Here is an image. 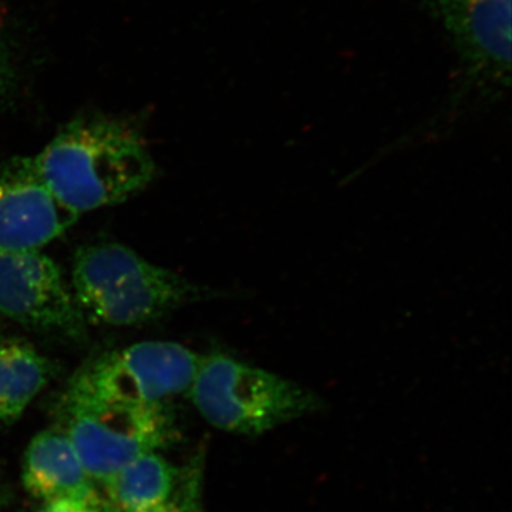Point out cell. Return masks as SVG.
Wrapping results in <instances>:
<instances>
[{"instance_id": "obj_12", "label": "cell", "mask_w": 512, "mask_h": 512, "mask_svg": "<svg viewBox=\"0 0 512 512\" xmlns=\"http://www.w3.org/2000/svg\"><path fill=\"white\" fill-rule=\"evenodd\" d=\"M207 447L201 444L188 463L181 468L173 493L163 503L137 512H205L204 473ZM101 512H116L99 505Z\"/></svg>"}, {"instance_id": "obj_11", "label": "cell", "mask_w": 512, "mask_h": 512, "mask_svg": "<svg viewBox=\"0 0 512 512\" xmlns=\"http://www.w3.org/2000/svg\"><path fill=\"white\" fill-rule=\"evenodd\" d=\"M180 473L181 468L170 463L160 451L141 454L101 484V504L116 512L147 510L170 497Z\"/></svg>"}, {"instance_id": "obj_14", "label": "cell", "mask_w": 512, "mask_h": 512, "mask_svg": "<svg viewBox=\"0 0 512 512\" xmlns=\"http://www.w3.org/2000/svg\"><path fill=\"white\" fill-rule=\"evenodd\" d=\"M86 505L70 503V501H55L47 503L39 512H82Z\"/></svg>"}, {"instance_id": "obj_2", "label": "cell", "mask_w": 512, "mask_h": 512, "mask_svg": "<svg viewBox=\"0 0 512 512\" xmlns=\"http://www.w3.org/2000/svg\"><path fill=\"white\" fill-rule=\"evenodd\" d=\"M70 288L86 323L116 328L153 322L204 296L184 276L114 242L76 252Z\"/></svg>"}, {"instance_id": "obj_5", "label": "cell", "mask_w": 512, "mask_h": 512, "mask_svg": "<svg viewBox=\"0 0 512 512\" xmlns=\"http://www.w3.org/2000/svg\"><path fill=\"white\" fill-rule=\"evenodd\" d=\"M201 359L180 343H136L93 357L79 367L66 389L110 403L170 406L190 390Z\"/></svg>"}, {"instance_id": "obj_9", "label": "cell", "mask_w": 512, "mask_h": 512, "mask_svg": "<svg viewBox=\"0 0 512 512\" xmlns=\"http://www.w3.org/2000/svg\"><path fill=\"white\" fill-rule=\"evenodd\" d=\"M22 484L37 500L70 501L99 507L96 483L87 474L76 448L62 427L40 431L23 456Z\"/></svg>"}, {"instance_id": "obj_16", "label": "cell", "mask_w": 512, "mask_h": 512, "mask_svg": "<svg viewBox=\"0 0 512 512\" xmlns=\"http://www.w3.org/2000/svg\"><path fill=\"white\" fill-rule=\"evenodd\" d=\"M82 512H101L99 507H84Z\"/></svg>"}, {"instance_id": "obj_15", "label": "cell", "mask_w": 512, "mask_h": 512, "mask_svg": "<svg viewBox=\"0 0 512 512\" xmlns=\"http://www.w3.org/2000/svg\"><path fill=\"white\" fill-rule=\"evenodd\" d=\"M10 494L6 488L0 487V510L5 508L9 504Z\"/></svg>"}, {"instance_id": "obj_6", "label": "cell", "mask_w": 512, "mask_h": 512, "mask_svg": "<svg viewBox=\"0 0 512 512\" xmlns=\"http://www.w3.org/2000/svg\"><path fill=\"white\" fill-rule=\"evenodd\" d=\"M460 62L454 104L470 96H500L511 82V0H430Z\"/></svg>"}, {"instance_id": "obj_13", "label": "cell", "mask_w": 512, "mask_h": 512, "mask_svg": "<svg viewBox=\"0 0 512 512\" xmlns=\"http://www.w3.org/2000/svg\"><path fill=\"white\" fill-rule=\"evenodd\" d=\"M10 84H12V60L8 42L5 35V20L3 13L0 12V101L8 93Z\"/></svg>"}, {"instance_id": "obj_3", "label": "cell", "mask_w": 512, "mask_h": 512, "mask_svg": "<svg viewBox=\"0 0 512 512\" xmlns=\"http://www.w3.org/2000/svg\"><path fill=\"white\" fill-rule=\"evenodd\" d=\"M187 396L215 429L258 437L323 409L322 397L285 377L214 353L202 356Z\"/></svg>"}, {"instance_id": "obj_4", "label": "cell", "mask_w": 512, "mask_h": 512, "mask_svg": "<svg viewBox=\"0 0 512 512\" xmlns=\"http://www.w3.org/2000/svg\"><path fill=\"white\" fill-rule=\"evenodd\" d=\"M57 416L87 474L100 485L133 458L170 447L180 434L170 406L110 403L67 389Z\"/></svg>"}, {"instance_id": "obj_7", "label": "cell", "mask_w": 512, "mask_h": 512, "mask_svg": "<svg viewBox=\"0 0 512 512\" xmlns=\"http://www.w3.org/2000/svg\"><path fill=\"white\" fill-rule=\"evenodd\" d=\"M0 315L66 338L86 335L72 288L59 265L42 251L0 252Z\"/></svg>"}, {"instance_id": "obj_10", "label": "cell", "mask_w": 512, "mask_h": 512, "mask_svg": "<svg viewBox=\"0 0 512 512\" xmlns=\"http://www.w3.org/2000/svg\"><path fill=\"white\" fill-rule=\"evenodd\" d=\"M55 376V365L26 340L0 338V424L10 426Z\"/></svg>"}, {"instance_id": "obj_1", "label": "cell", "mask_w": 512, "mask_h": 512, "mask_svg": "<svg viewBox=\"0 0 512 512\" xmlns=\"http://www.w3.org/2000/svg\"><path fill=\"white\" fill-rule=\"evenodd\" d=\"M32 160L43 183L77 217L127 201L156 175L136 128L106 116L70 121Z\"/></svg>"}, {"instance_id": "obj_8", "label": "cell", "mask_w": 512, "mask_h": 512, "mask_svg": "<svg viewBox=\"0 0 512 512\" xmlns=\"http://www.w3.org/2000/svg\"><path fill=\"white\" fill-rule=\"evenodd\" d=\"M79 218L43 183L32 157L0 163V252L42 251Z\"/></svg>"}]
</instances>
